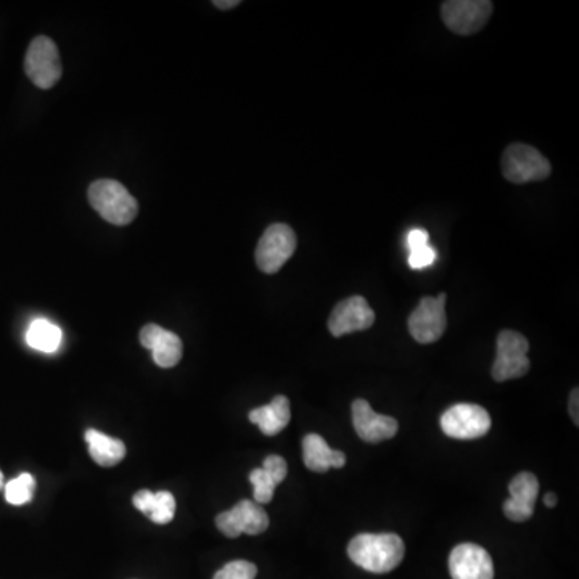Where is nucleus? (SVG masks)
Listing matches in <instances>:
<instances>
[{"label": "nucleus", "mask_w": 579, "mask_h": 579, "mask_svg": "<svg viewBox=\"0 0 579 579\" xmlns=\"http://www.w3.org/2000/svg\"><path fill=\"white\" fill-rule=\"evenodd\" d=\"M502 174L512 184L544 181L551 176V163L538 148L526 144H512L501 160Z\"/></svg>", "instance_id": "nucleus-3"}, {"label": "nucleus", "mask_w": 579, "mask_h": 579, "mask_svg": "<svg viewBox=\"0 0 579 579\" xmlns=\"http://www.w3.org/2000/svg\"><path fill=\"white\" fill-rule=\"evenodd\" d=\"M296 234L287 224H272L264 230L256 247V264L264 274H276L296 250Z\"/></svg>", "instance_id": "nucleus-6"}, {"label": "nucleus", "mask_w": 579, "mask_h": 579, "mask_svg": "<svg viewBox=\"0 0 579 579\" xmlns=\"http://www.w3.org/2000/svg\"><path fill=\"white\" fill-rule=\"evenodd\" d=\"M258 568L247 560H234L221 568L214 579H255Z\"/></svg>", "instance_id": "nucleus-23"}, {"label": "nucleus", "mask_w": 579, "mask_h": 579, "mask_svg": "<svg viewBox=\"0 0 579 579\" xmlns=\"http://www.w3.org/2000/svg\"><path fill=\"white\" fill-rule=\"evenodd\" d=\"M493 10L489 0H448L441 5V17L452 33L472 36L485 28Z\"/></svg>", "instance_id": "nucleus-7"}, {"label": "nucleus", "mask_w": 579, "mask_h": 579, "mask_svg": "<svg viewBox=\"0 0 579 579\" xmlns=\"http://www.w3.org/2000/svg\"><path fill=\"white\" fill-rule=\"evenodd\" d=\"M557 504H559V497L555 496L554 493H547L546 496H544V506L549 507V509H554Z\"/></svg>", "instance_id": "nucleus-29"}, {"label": "nucleus", "mask_w": 579, "mask_h": 579, "mask_svg": "<svg viewBox=\"0 0 579 579\" xmlns=\"http://www.w3.org/2000/svg\"><path fill=\"white\" fill-rule=\"evenodd\" d=\"M216 526L227 538H239L240 534L264 533L269 526L266 510L253 501H242L227 512L216 517Z\"/></svg>", "instance_id": "nucleus-10"}, {"label": "nucleus", "mask_w": 579, "mask_h": 579, "mask_svg": "<svg viewBox=\"0 0 579 579\" xmlns=\"http://www.w3.org/2000/svg\"><path fill=\"white\" fill-rule=\"evenodd\" d=\"M26 341L33 350L41 353H55L62 343V330L47 319H36L29 325Z\"/></svg>", "instance_id": "nucleus-20"}, {"label": "nucleus", "mask_w": 579, "mask_h": 579, "mask_svg": "<svg viewBox=\"0 0 579 579\" xmlns=\"http://www.w3.org/2000/svg\"><path fill=\"white\" fill-rule=\"evenodd\" d=\"M452 579H494L491 555L477 544L465 543L452 549L449 555Z\"/></svg>", "instance_id": "nucleus-12"}, {"label": "nucleus", "mask_w": 579, "mask_h": 579, "mask_svg": "<svg viewBox=\"0 0 579 579\" xmlns=\"http://www.w3.org/2000/svg\"><path fill=\"white\" fill-rule=\"evenodd\" d=\"M351 411H353V425L356 433L367 443L390 440L398 433L396 419L390 415L377 414L366 399H356Z\"/></svg>", "instance_id": "nucleus-13"}, {"label": "nucleus", "mask_w": 579, "mask_h": 579, "mask_svg": "<svg viewBox=\"0 0 579 579\" xmlns=\"http://www.w3.org/2000/svg\"><path fill=\"white\" fill-rule=\"evenodd\" d=\"M444 435L456 440H477L491 428L488 411L477 404H456L441 415Z\"/></svg>", "instance_id": "nucleus-9"}, {"label": "nucleus", "mask_w": 579, "mask_h": 579, "mask_svg": "<svg viewBox=\"0 0 579 579\" xmlns=\"http://www.w3.org/2000/svg\"><path fill=\"white\" fill-rule=\"evenodd\" d=\"M404 554L406 546L395 533L358 534L348 546L354 565L377 575L395 570L403 562Z\"/></svg>", "instance_id": "nucleus-1"}, {"label": "nucleus", "mask_w": 579, "mask_h": 579, "mask_svg": "<svg viewBox=\"0 0 579 579\" xmlns=\"http://www.w3.org/2000/svg\"><path fill=\"white\" fill-rule=\"evenodd\" d=\"M578 401H579V391L578 388H575V390L571 391L570 395V415L571 419H573V422H575V425H578L579 423Z\"/></svg>", "instance_id": "nucleus-27"}, {"label": "nucleus", "mask_w": 579, "mask_h": 579, "mask_svg": "<svg viewBox=\"0 0 579 579\" xmlns=\"http://www.w3.org/2000/svg\"><path fill=\"white\" fill-rule=\"evenodd\" d=\"M4 485V477H2V473H0V488Z\"/></svg>", "instance_id": "nucleus-30"}, {"label": "nucleus", "mask_w": 579, "mask_h": 579, "mask_svg": "<svg viewBox=\"0 0 579 579\" xmlns=\"http://www.w3.org/2000/svg\"><path fill=\"white\" fill-rule=\"evenodd\" d=\"M25 71L34 86L50 89L62 78L63 68L57 44L50 37L37 36L29 44L25 58Z\"/></svg>", "instance_id": "nucleus-4"}, {"label": "nucleus", "mask_w": 579, "mask_h": 579, "mask_svg": "<svg viewBox=\"0 0 579 579\" xmlns=\"http://www.w3.org/2000/svg\"><path fill=\"white\" fill-rule=\"evenodd\" d=\"M140 343L147 350L152 351L153 361L163 369L179 364L182 358V341L176 333L169 332L157 324L145 325L140 330Z\"/></svg>", "instance_id": "nucleus-15"}, {"label": "nucleus", "mask_w": 579, "mask_h": 579, "mask_svg": "<svg viewBox=\"0 0 579 579\" xmlns=\"http://www.w3.org/2000/svg\"><path fill=\"white\" fill-rule=\"evenodd\" d=\"M86 441L89 444V454L102 467H113L120 464L126 456V446L123 441L103 435L97 430H87Z\"/></svg>", "instance_id": "nucleus-19"}, {"label": "nucleus", "mask_w": 579, "mask_h": 579, "mask_svg": "<svg viewBox=\"0 0 579 579\" xmlns=\"http://www.w3.org/2000/svg\"><path fill=\"white\" fill-rule=\"evenodd\" d=\"M374 322V309L370 308L366 298L350 296L333 308L327 325L333 337L338 338L348 333L370 329Z\"/></svg>", "instance_id": "nucleus-11"}, {"label": "nucleus", "mask_w": 579, "mask_h": 579, "mask_svg": "<svg viewBox=\"0 0 579 579\" xmlns=\"http://www.w3.org/2000/svg\"><path fill=\"white\" fill-rule=\"evenodd\" d=\"M530 343L522 333L502 330L497 337L496 361L493 364V378L496 382H507L528 374Z\"/></svg>", "instance_id": "nucleus-5"}, {"label": "nucleus", "mask_w": 579, "mask_h": 579, "mask_svg": "<svg viewBox=\"0 0 579 579\" xmlns=\"http://www.w3.org/2000/svg\"><path fill=\"white\" fill-rule=\"evenodd\" d=\"M250 481L253 488H255L256 504L261 506V504H267V502L272 501L277 485L263 469L253 470V472L250 473Z\"/></svg>", "instance_id": "nucleus-22"}, {"label": "nucleus", "mask_w": 579, "mask_h": 579, "mask_svg": "<svg viewBox=\"0 0 579 579\" xmlns=\"http://www.w3.org/2000/svg\"><path fill=\"white\" fill-rule=\"evenodd\" d=\"M430 235L425 229H412L406 235V247L409 251L419 250V248L427 247Z\"/></svg>", "instance_id": "nucleus-26"}, {"label": "nucleus", "mask_w": 579, "mask_h": 579, "mask_svg": "<svg viewBox=\"0 0 579 579\" xmlns=\"http://www.w3.org/2000/svg\"><path fill=\"white\" fill-rule=\"evenodd\" d=\"M248 417H250L251 423L258 425L259 430L264 435H277L287 427L292 419L290 401L285 396L277 395L267 406L258 407L255 411H251Z\"/></svg>", "instance_id": "nucleus-17"}, {"label": "nucleus", "mask_w": 579, "mask_h": 579, "mask_svg": "<svg viewBox=\"0 0 579 579\" xmlns=\"http://www.w3.org/2000/svg\"><path fill=\"white\" fill-rule=\"evenodd\" d=\"M261 469L269 475V477L274 480L276 485H280L282 481L287 478L288 467L287 462H285L284 457L280 456H269L264 459V464Z\"/></svg>", "instance_id": "nucleus-24"}, {"label": "nucleus", "mask_w": 579, "mask_h": 579, "mask_svg": "<svg viewBox=\"0 0 579 579\" xmlns=\"http://www.w3.org/2000/svg\"><path fill=\"white\" fill-rule=\"evenodd\" d=\"M36 489V480L29 473H21L20 477L9 481L5 486V499L13 506H23L31 502Z\"/></svg>", "instance_id": "nucleus-21"}, {"label": "nucleus", "mask_w": 579, "mask_h": 579, "mask_svg": "<svg viewBox=\"0 0 579 579\" xmlns=\"http://www.w3.org/2000/svg\"><path fill=\"white\" fill-rule=\"evenodd\" d=\"M510 499L504 502V514L512 522L522 523L530 520L534 504L538 499L539 481L533 473H518L509 485Z\"/></svg>", "instance_id": "nucleus-14"}, {"label": "nucleus", "mask_w": 579, "mask_h": 579, "mask_svg": "<svg viewBox=\"0 0 579 579\" xmlns=\"http://www.w3.org/2000/svg\"><path fill=\"white\" fill-rule=\"evenodd\" d=\"M213 5L219 10H230L235 9L237 5H240V2L239 0H214Z\"/></svg>", "instance_id": "nucleus-28"}, {"label": "nucleus", "mask_w": 579, "mask_h": 579, "mask_svg": "<svg viewBox=\"0 0 579 579\" xmlns=\"http://www.w3.org/2000/svg\"><path fill=\"white\" fill-rule=\"evenodd\" d=\"M409 332L417 343L430 345L440 340L446 330V293L432 298L425 296L409 316Z\"/></svg>", "instance_id": "nucleus-8"}, {"label": "nucleus", "mask_w": 579, "mask_h": 579, "mask_svg": "<svg viewBox=\"0 0 579 579\" xmlns=\"http://www.w3.org/2000/svg\"><path fill=\"white\" fill-rule=\"evenodd\" d=\"M303 459L304 465L311 472L316 473L329 472V469H341L346 464L345 452L330 448L327 441L316 433L304 436Z\"/></svg>", "instance_id": "nucleus-16"}, {"label": "nucleus", "mask_w": 579, "mask_h": 579, "mask_svg": "<svg viewBox=\"0 0 579 579\" xmlns=\"http://www.w3.org/2000/svg\"><path fill=\"white\" fill-rule=\"evenodd\" d=\"M89 203L113 226H128L139 213L136 198L118 181L100 179L89 187Z\"/></svg>", "instance_id": "nucleus-2"}, {"label": "nucleus", "mask_w": 579, "mask_h": 579, "mask_svg": "<svg viewBox=\"0 0 579 579\" xmlns=\"http://www.w3.org/2000/svg\"><path fill=\"white\" fill-rule=\"evenodd\" d=\"M132 502L137 510L142 514L148 515L152 518L153 523L158 525H166L171 522L176 514V501L174 496L168 491H158L152 493L148 489H142L136 496L132 497Z\"/></svg>", "instance_id": "nucleus-18"}, {"label": "nucleus", "mask_w": 579, "mask_h": 579, "mask_svg": "<svg viewBox=\"0 0 579 579\" xmlns=\"http://www.w3.org/2000/svg\"><path fill=\"white\" fill-rule=\"evenodd\" d=\"M436 251L435 248L427 247L419 248V250L409 251L407 256V263L412 269H423V267L432 266L435 263Z\"/></svg>", "instance_id": "nucleus-25"}]
</instances>
